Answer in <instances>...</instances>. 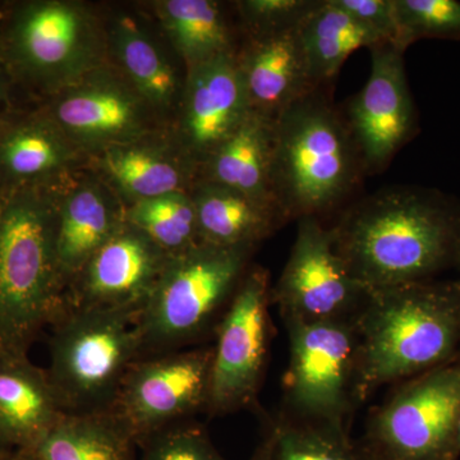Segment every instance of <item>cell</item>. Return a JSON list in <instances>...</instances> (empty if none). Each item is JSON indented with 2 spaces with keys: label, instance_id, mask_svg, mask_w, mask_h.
Masks as SVG:
<instances>
[{
  "label": "cell",
  "instance_id": "6da1fadb",
  "mask_svg": "<svg viewBox=\"0 0 460 460\" xmlns=\"http://www.w3.org/2000/svg\"><path fill=\"white\" fill-rule=\"evenodd\" d=\"M330 229L368 292L429 281L460 266V201L438 190L385 187L348 205Z\"/></svg>",
  "mask_w": 460,
  "mask_h": 460
},
{
  "label": "cell",
  "instance_id": "7a4b0ae2",
  "mask_svg": "<svg viewBox=\"0 0 460 460\" xmlns=\"http://www.w3.org/2000/svg\"><path fill=\"white\" fill-rule=\"evenodd\" d=\"M356 325L363 402L386 384L460 362V279L372 290Z\"/></svg>",
  "mask_w": 460,
  "mask_h": 460
},
{
  "label": "cell",
  "instance_id": "3957f363",
  "mask_svg": "<svg viewBox=\"0 0 460 460\" xmlns=\"http://www.w3.org/2000/svg\"><path fill=\"white\" fill-rule=\"evenodd\" d=\"M59 186L0 193V354L27 356L66 308L58 257Z\"/></svg>",
  "mask_w": 460,
  "mask_h": 460
},
{
  "label": "cell",
  "instance_id": "277c9868",
  "mask_svg": "<svg viewBox=\"0 0 460 460\" xmlns=\"http://www.w3.org/2000/svg\"><path fill=\"white\" fill-rule=\"evenodd\" d=\"M328 87L296 100L274 122L272 190L287 223L344 210L366 177Z\"/></svg>",
  "mask_w": 460,
  "mask_h": 460
},
{
  "label": "cell",
  "instance_id": "5b68a950",
  "mask_svg": "<svg viewBox=\"0 0 460 460\" xmlns=\"http://www.w3.org/2000/svg\"><path fill=\"white\" fill-rule=\"evenodd\" d=\"M255 250L201 242L169 257L138 317L141 357L184 349L214 329Z\"/></svg>",
  "mask_w": 460,
  "mask_h": 460
},
{
  "label": "cell",
  "instance_id": "8992f818",
  "mask_svg": "<svg viewBox=\"0 0 460 460\" xmlns=\"http://www.w3.org/2000/svg\"><path fill=\"white\" fill-rule=\"evenodd\" d=\"M137 310L68 307L51 325V385L66 413L113 407L129 367L141 357Z\"/></svg>",
  "mask_w": 460,
  "mask_h": 460
},
{
  "label": "cell",
  "instance_id": "52a82bcc",
  "mask_svg": "<svg viewBox=\"0 0 460 460\" xmlns=\"http://www.w3.org/2000/svg\"><path fill=\"white\" fill-rule=\"evenodd\" d=\"M460 362L402 381L359 441L368 460H458Z\"/></svg>",
  "mask_w": 460,
  "mask_h": 460
},
{
  "label": "cell",
  "instance_id": "ba28073f",
  "mask_svg": "<svg viewBox=\"0 0 460 460\" xmlns=\"http://www.w3.org/2000/svg\"><path fill=\"white\" fill-rule=\"evenodd\" d=\"M105 33L89 9L59 0L23 5L0 58L12 75L58 93L104 66Z\"/></svg>",
  "mask_w": 460,
  "mask_h": 460
},
{
  "label": "cell",
  "instance_id": "9c48e42d",
  "mask_svg": "<svg viewBox=\"0 0 460 460\" xmlns=\"http://www.w3.org/2000/svg\"><path fill=\"white\" fill-rule=\"evenodd\" d=\"M284 323L290 359L283 378L281 413L290 419L347 425L354 408L361 404L356 319Z\"/></svg>",
  "mask_w": 460,
  "mask_h": 460
},
{
  "label": "cell",
  "instance_id": "30bf717a",
  "mask_svg": "<svg viewBox=\"0 0 460 460\" xmlns=\"http://www.w3.org/2000/svg\"><path fill=\"white\" fill-rule=\"evenodd\" d=\"M270 274L248 269L229 302L213 345L210 390L206 411L226 416L253 404L259 394L271 341Z\"/></svg>",
  "mask_w": 460,
  "mask_h": 460
},
{
  "label": "cell",
  "instance_id": "8fae6325",
  "mask_svg": "<svg viewBox=\"0 0 460 460\" xmlns=\"http://www.w3.org/2000/svg\"><path fill=\"white\" fill-rule=\"evenodd\" d=\"M213 347L141 357L124 376L111 411L140 445L151 435L206 411Z\"/></svg>",
  "mask_w": 460,
  "mask_h": 460
},
{
  "label": "cell",
  "instance_id": "7c38bea8",
  "mask_svg": "<svg viewBox=\"0 0 460 460\" xmlns=\"http://www.w3.org/2000/svg\"><path fill=\"white\" fill-rule=\"evenodd\" d=\"M368 290L354 279L319 217L296 220V235L270 301L283 321L313 323L356 319Z\"/></svg>",
  "mask_w": 460,
  "mask_h": 460
},
{
  "label": "cell",
  "instance_id": "4fadbf2b",
  "mask_svg": "<svg viewBox=\"0 0 460 460\" xmlns=\"http://www.w3.org/2000/svg\"><path fill=\"white\" fill-rule=\"evenodd\" d=\"M370 51L367 83L341 109L366 177L385 171L419 132V115L405 74V51L392 42Z\"/></svg>",
  "mask_w": 460,
  "mask_h": 460
},
{
  "label": "cell",
  "instance_id": "5bb4252c",
  "mask_svg": "<svg viewBox=\"0 0 460 460\" xmlns=\"http://www.w3.org/2000/svg\"><path fill=\"white\" fill-rule=\"evenodd\" d=\"M48 117L83 153L153 135V108L120 72L105 66L58 91Z\"/></svg>",
  "mask_w": 460,
  "mask_h": 460
},
{
  "label": "cell",
  "instance_id": "9a60e30c",
  "mask_svg": "<svg viewBox=\"0 0 460 460\" xmlns=\"http://www.w3.org/2000/svg\"><path fill=\"white\" fill-rule=\"evenodd\" d=\"M171 256L126 222L71 284L66 305L142 311Z\"/></svg>",
  "mask_w": 460,
  "mask_h": 460
},
{
  "label": "cell",
  "instance_id": "2e32d148",
  "mask_svg": "<svg viewBox=\"0 0 460 460\" xmlns=\"http://www.w3.org/2000/svg\"><path fill=\"white\" fill-rule=\"evenodd\" d=\"M235 53L187 71L175 142L201 169L250 114Z\"/></svg>",
  "mask_w": 460,
  "mask_h": 460
},
{
  "label": "cell",
  "instance_id": "e0dca14e",
  "mask_svg": "<svg viewBox=\"0 0 460 460\" xmlns=\"http://www.w3.org/2000/svg\"><path fill=\"white\" fill-rule=\"evenodd\" d=\"M237 47L239 71L251 111L275 120L314 86L305 60L299 25L280 31L243 33Z\"/></svg>",
  "mask_w": 460,
  "mask_h": 460
},
{
  "label": "cell",
  "instance_id": "ac0fdd59",
  "mask_svg": "<svg viewBox=\"0 0 460 460\" xmlns=\"http://www.w3.org/2000/svg\"><path fill=\"white\" fill-rule=\"evenodd\" d=\"M105 183L129 205L168 193H190L199 166L180 146L153 138L127 142L93 154Z\"/></svg>",
  "mask_w": 460,
  "mask_h": 460
},
{
  "label": "cell",
  "instance_id": "d6986e66",
  "mask_svg": "<svg viewBox=\"0 0 460 460\" xmlns=\"http://www.w3.org/2000/svg\"><path fill=\"white\" fill-rule=\"evenodd\" d=\"M81 154L48 115L0 122V193L58 186Z\"/></svg>",
  "mask_w": 460,
  "mask_h": 460
},
{
  "label": "cell",
  "instance_id": "ffe728a7",
  "mask_svg": "<svg viewBox=\"0 0 460 460\" xmlns=\"http://www.w3.org/2000/svg\"><path fill=\"white\" fill-rule=\"evenodd\" d=\"M65 414L47 368L0 354V450L32 449Z\"/></svg>",
  "mask_w": 460,
  "mask_h": 460
},
{
  "label": "cell",
  "instance_id": "44dd1931",
  "mask_svg": "<svg viewBox=\"0 0 460 460\" xmlns=\"http://www.w3.org/2000/svg\"><path fill=\"white\" fill-rule=\"evenodd\" d=\"M105 181H83L60 193L58 257L68 290L91 257L126 223V208Z\"/></svg>",
  "mask_w": 460,
  "mask_h": 460
},
{
  "label": "cell",
  "instance_id": "7402d4cb",
  "mask_svg": "<svg viewBox=\"0 0 460 460\" xmlns=\"http://www.w3.org/2000/svg\"><path fill=\"white\" fill-rule=\"evenodd\" d=\"M274 122L251 111L235 132L201 166L199 181L238 190L283 217L275 202L271 181Z\"/></svg>",
  "mask_w": 460,
  "mask_h": 460
},
{
  "label": "cell",
  "instance_id": "603a6c76",
  "mask_svg": "<svg viewBox=\"0 0 460 460\" xmlns=\"http://www.w3.org/2000/svg\"><path fill=\"white\" fill-rule=\"evenodd\" d=\"M190 195L202 243L256 248L287 224L274 208L222 184L199 181Z\"/></svg>",
  "mask_w": 460,
  "mask_h": 460
},
{
  "label": "cell",
  "instance_id": "cb8c5ba5",
  "mask_svg": "<svg viewBox=\"0 0 460 460\" xmlns=\"http://www.w3.org/2000/svg\"><path fill=\"white\" fill-rule=\"evenodd\" d=\"M108 38L120 74L154 111L163 113L180 107L184 83L162 45L146 29L132 17H119Z\"/></svg>",
  "mask_w": 460,
  "mask_h": 460
},
{
  "label": "cell",
  "instance_id": "d4e9b609",
  "mask_svg": "<svg viewBox=\"0 0 460 460\" xmlns=\"http://www.w3.org/2000/svg\"><path fill=\"white\" fill-rule=\"evenodd\" d=\"M137 447L109 410L66 413L31 450L40 460H136Z\"/></svg>",
  "mask_w": 460,
  "mask_h": 460
},
{
  "label": "cell",
  "instance_id": "484cf974",
  "mask_svg": "<svg viewBox=\"0 0 460 460\" xmlns=\"http://www.w3.org/2000/svg\"><path fill=\"white\" fill-rule=\"evenodd\" d=\"M299 36L316 87L329 86L354 51L387 42L332 0H319L299 25Z\"/></svg>",
  "mask_w": 460,
  "mask_h": 460
},
{
  "label": "cell",
  "instance_id": "4316f807",
  "mask_svg": "<svg viewBox=\"0 0 460 460\" xmlns=\"http://www.w3.org/2000/svg\"><path fill=\"white\" fill-rule=\"evenodd\" d=\"M154 7L187 71L224 54L237 51L234 32L220 3L213 0H162Z\"/></svg>",
  "mask_w": 460,
  "mask_h": 460
},
{
  "label": "cell",
  "instance_id": "83f0119b",
  "mask_svg": "<svg viewBox=\"0 0 460 460\" xmlns=\"http://www.w3.org/2000/svg\"><path fill=\"white\" fill-rule=\"evenodd\" d=\"M250 460H368L347 425L290 419L269 420Z\"/></svg>",
  "mask_w": 460,
  "mask_h": 460
},
{
  "label": "cell",
  "instance_id": "f1b7e54d",
  "mask_svg": "<svg viewBox=\"0 0 460 460\" xmlns=\"http://www.w3.org/2000/svg\"><path fill=\"white\" fill-rule=\"evenodd\" d=\"M126 222L140 229L169 255L201 243L198 215L190 193L142 199L126 208Z\"/></svg>",
  "mask_w": 460,
  "mask_h": 460
},
{
  "label": "cell",
  "instance_id": "f546056e",
  "mask_svg": "<svg viewBox=\"0 0 460 460\" xmlns=\"http://www.w3.org/2000/svg\"><path fill=\"white\" fill-rule=\"evenodd\" d=\"M394 7L399 49L423 39L460 40L458 0H394Z\"/></svg>",
  "mask_w": 460,
  "mask_h": 460
},
{
  "label": "cell",
  "instance_id": "4dcf8cb0",
  "mask_svg": "<svg viewBox=\"0 0 460 460\" xmlns=\"http://www.w3.org/2000/svg\"><path fill=\"white\" fill-rule=\"evenodd\" d=\"M142 460H226L198 423L183 420L138 445Z\"/></svg>",
  "mask_w": 460,
  "mask_h": 460
},
{
  "label": "cell",
  "instance_id": "1f68e13d",
  "mask_svg": "<svg viewBox=\"0 0 460 460\" xmlns=\"http://www.w3.org/2000/svg\"><path fill=\"white\" fill-rule=\"evenodd\" d=\"M319 0H244L235 3L242 33L280 31L301 25Z\"/></svg>",
  "mask_w": 460,
  "mask_h": 460
},
{
  "label": "cell",
  "instance_id": "d6a6232c",
  "mask_svg": "<svg viewBox=\"0 0 460 460\" xmlns=\"http://www.w3.org/2000/svg\"><path fill=\"white\" fill-rule=\"evenodd\" d=\"M332 2L350 14L354 20L396 47L398 23H396L394 0H332Z\"/></svg>",
  "mask_w": 460,
  "mask_h": 460
},
{
  "label": "cell",
  "instance_id": "836d02e7",
  "mask_svg": "<svg viewBox=\"0 0 460 460\" xmlns=\"http://www.w3.org/2000/svg\"><path fill=\"white\" fill-rule=\"evenodd\" d=\"M12 74L5 63L0 59V109L7 107Z\"/></svg>",
  "mask_w": 460,
  "mask_h": 460
},
{
  "label": "cell",
  "instance_id": "e575fe53",
  "mask_svg": "<svg viewBox=\"0 0 460 460\" xmlns=\"http://www.w3.org/2000/svg\"><path fill=\"white\" fill-rule=\"evenodd\" d=\"M0 460H40L31 449L0 450Z\"/></svg>",
  "mask_w": 460,
  "mask_h": 460
},
{
  "label": "cell",
  "instance_id": "d590c367",
  "mask_svg": "<svg viewBox=\"0 0 460 460\" xmlns=\"http://www.w3.org/2000/svg\"><path fill=\"white\" fill-rule=\"evenodd\" d=\"M458 445H459V450H460V419L458 423Z\"/></svg>",
  "mask_w": 460,
  "mask_h": 460
},
{
  "label": "cell",
  "instance_id": "8d00e7d4",
  "mask_svg": "<svg viewBox=\"0 0 460 460\" xmlns=\"http://www.w3.org/2000/svg\"><path fill=\"white\" fill-rule=\"evenodd\" d=\"M3 18H4V16H3L2 12H0V22H2Z\"/></svg>",
  "mask_w": 460,
  "mask_h": 460
},
{
  "label": "cell",
  "instance_id": "74e56055",
  "mask_svg": "<svg viewBox=\"0 0 460 460\" xmlns=\"http://www.w3.org/2000/svg\"><path fill=\"white\" fill-rule=\"evenodd\" d=\"M459 270H460V266H459Z\"/></svg>",
  "mask_w": 460,
  "mask_h": 460
}]
</instances>
